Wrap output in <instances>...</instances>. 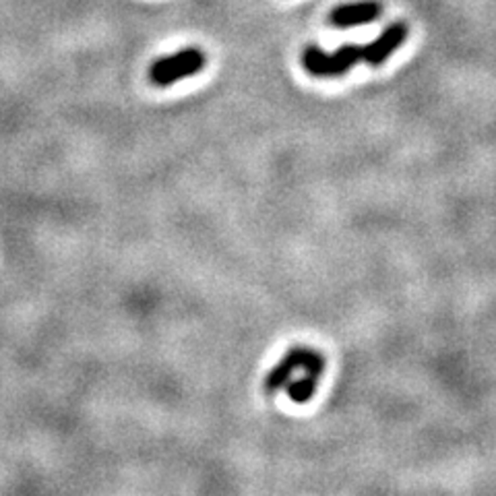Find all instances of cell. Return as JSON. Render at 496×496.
Wrapping results in <instances>:
<instances>
[{
  "label": "cell",
  "mask_w": 496,
  "mask_h": 496,
  "mask_svg": "<svg viewBox=\"0 0 496 496\" xmlns=\"http://www.w3.org/2000/svg\"><path fill=\"white\" fill-rule=\"evenodd\" d=\"M358 63H366V46L345 44L339 46L335 52H325L318 46H309L302 52V65L309 74L318 79L342 77L352 66Z\"/></svg>",
  "instance_id": "6da1fadb"
},
{
  "label": "cell",
  "mask_w": 496,
  "mask_h": 496,
  "mask_svg": "<svg viewBox=\"0 0 496 496\" xmlns=\"http://www.w3.org/2000/svg\"><path fill=\"white\" fill-rule=\"evenodd\" d=\"M207 57L201 48H185V50L172 54V57H164L155 60L149 69V79L155 87H170L176 81L193 77V74L205 69Z\"/></svg>",
  "instance_id": "7a4b0ae2"
},
{
  "label": "cell",
  "mask_w": 496,
  "mask_h": 496,
  "mask_svg": "<svg viewBox=\"0 0 496 496\" xmlns=\"http://www.w3.org/2000/svg\"><path fill=\"white\" fill-rule=\"evenodd\" d=\"M309 352L310 348H307V345H294V348H290L288 354H285L280 362L269 370V375L265 377V383H263L265 393H267V396H275V393H280L283 387H288L292 383L294 372L298 369H302Z\"/></svg>",
  "instance_id": "3957f363"
},
{
  "label": "cell",
  "mask_w": 496,
  "mask_h": 496,
  "mask_svg": "<svg viewBox=\"0 0 496 496\" xmlns=\"http://www.w3.org/2000/svg\"><path fill=\"white\" fill-rule=\"evenodd\" d=\"M325 356L321 354V352L317 350H310L307 360H304L302 369L307 370V375H304L302 379L298 380H292V383L288 385V396L294 404H309L312 396L317 393V387H318V380H321L323 372H325Z\"/></svg>",
  "instance_id": "277c9868"
},
{
  "label": "cell",
  "mask_w": 496,
  "mask_h": 496,
  "mask_svg": "<svg viewBox=\"0 0 496 496\" xmlns=\"http://www.w3.org/2000/svg\"><path fill=\"white\" fill-rule=\"evenodd\" d=\"M407 38V25L405 23H393L380 33L375 42L366 44V63L370 66H380L389 60L393 52L405 42Z\"/></svg>",
  "instance_id": "5b68a950"
},
{
  "label": "cell",
  "mask_w": 496,
  "mask_h": 496,
  "mask_svg": "<svg viewBox=\"0 0 496 496\" xmlns=\"http://www.w3.org/2000/svg\"><path fill=\"white\" fill-rule=\"evenodd\" d=\"M383 6L377 0H362V3L342 4L331 13L329 22L335 27H356L364 23H372L380 15Z\"/></svg>",
  "instance_id": "8992f818"
}]
</instances>
